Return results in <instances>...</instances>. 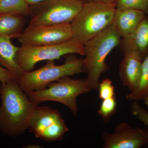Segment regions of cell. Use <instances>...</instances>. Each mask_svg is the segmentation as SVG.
Wrapping results in <instances>:
<instances>
[{
  "instance_id": "obj_1",
  "label": "cell",
  "mask_w": 148,
  "mask_h": 148,
  "mask_svg": "<svg viewBox=\"0 0 148 148\" xmlns=\"http://www.w3.org/2000/svg\"><path fill=\"white\" fill-rule=\"evenodd\" d=\"M0 96V131L12 138L22 135L38 105L29 100L15 79L1 83Z\"/></svg>"
},
{
  "instance_id": "obj_2",
  "label": "cell",
  "mask_w": 148,
  "mask_h": 148,
  "mask_svg": "<svg viewBox=\"0 0 148 148\" xmlns=\"http://www.w3.org/2000/svg\"><path fill=\"white\" fill-rule=\"evenodd\" d=\"M121 38L113 22L106 30L84 43V72L91 89L98 90L101 75L108 70L106 63L107 56L119 46Z\"/></svg>"
},
{
  "instance_id": "obj_3",
  "label": "cell",
  "mask_w": 148,
  "mask_h": 148,
  "mask_svg": "<svg viewBox=\"0 0 148 148\" xmlns=\"http://www.w3.org/2000/svg\"><path fill=\"white\" fill-rule=\"evenodd\" d=\"M115 3H84L71 23L73 38L84 43L106 30L114 21Z\"/></svg>"
},
{
  "instance_id": "obj_4",
  "label": "cell",
  "mask_w": 148,
  "mask_h": 148,
  "mask_svg": "<svg viewBox=\"0 0 148 148\" xmlns=\"http://www.w3.org/2000/svg\"><path fill=\"white\" fill-rule=\"evenodd\" d=\"M83 72V59L69 55L62 65H56L54 61H48L38 70L24 72L17 82L24 92L37 91L45 89L49 83L61 78Z\"/></svg>"
},
{
  "instance_id": "obj_5",
  "label": "cell",
  "mask_w": 148,
  "mask_h": 148,
  "mask_svg": "<svg viewBox=\"0 0 148 148\" xmlns=\"http://www.w3.org/2000/svg\"><path fill=\"white\" fill-rule=\"evenodd\" d=\"M92 90L86 79H74L66 76L50 83L45 89L25 93L30 101L37 105L47 101L58 102L67 106L76 116L78 112V96Z\"/></svg>"
},
{
  "instance_id": "obj_6",
  "label": "cell",
  "mask_w": 148,
  "mask_h": 148,
  "mask_svg": "<svg viewBox=\"0 0 148 148\" xmlns=\"http://www.w3.org/2000/svg\"><path fill=\"white\" fill-rule=\"evenodd\" d=\"M84 56V44L72 38L64 42L42 46L22 45L18 47L16 61L24 72L33 71L35 65L42 61L60 59L70 54Z\"/></svg>"
},
{
  "instance_id": "obj_7",
  "label": "cell",
  "mask_w": 148,
  "mask_h": 148,
  "mask_svg": "<svg viewBox=\"0 0 148 148\" xmlns=\"http://www.w3.org/2000/svg\"><path fill=\"white\" fill-rule=\"evenodd\" d=\"M83 3L78 0H45L29 7V25L71 24Z\"/></svg>"
},
{
  "instance_id": "obj_8",
  "label": "cell",
  "mask_w": 148,
  "mask_h": 148,
  "mask_svg": "<svg viewBox=\"0 0 148 148\" xmlns=\"http://www.w3.org/2000/svg\"><path fill=\"white\" fill-rule=\"evenodd\" d=\"M29 128L36 138L49 143L63 140L69 130L57 110L38 105L32 114Z\"/></svg>"
},
{
  "instance_id": "obj_9",
  "label": "cell",
  "mask_w": 148,
  "mask_h": 148,
  "mask_svg": "<svg viewBox=\"0 0 148 148\" xmlns=\"http://www.w3.org/2000/svg\"><path fill=\"white\" fill-rule=\"evenodd\" d=\"M72 38L71 24L66 23L29 25L16 39L22 45L42 46L57 44Z\"/></svg>"
},
{
  "instance_id": "obj_10",
  "label": "cell",
  "mask_w": 148,
  "mask_h": 148,
  "mask_svg": "<svg viewBox=\"0 0 148 148\" xmlns=\"http://www.w3.org/2000/svg\"><path fill=\"white\" fill-rule=\"evenodd\" d=\"M103 148H140L148 144V127L133 128L125 122L116 126L112 133L102 135Z\"/></svg>"
},
{
  "instance_id": "obj_11",
  "label": "cell",
  "mask_w": 148,
  "mask_h": 148,
  "mask_svg": "<svg viewBox=\"0 0 148 148\" xmlns=\"http://www.w3.org/2000/svg\"><path fill=\"white\" fill-rule=\"evenodd\" d=\"M119 46L123 57L143 61L148 55V15L130 34L121 38Z\"/></svg>"
},
{
  "instance_id": "obj_12",
  "label": "cell",
  "mask_w": 148,
  "mask_h": 148,
  "mask_svg": "<svg viewBox=\"0 0 148 148\" xmlns=\"http://www.w3.org/2000/svg\"><path fill=\"white\" fill-rule=\"evenodd\" d=\"M146 15L140 11L116 8L113 23L117 32L123 38L133 32Z\"/></svg>"
},
{
  "instance_id": "obj_13",
  "label": "cell",
  "mask_w": 148,
  "mask_h": 148,
  "mask_svg": "<svg viewBox=\"0 0 148 148\" xmlns=\"http://www.w3.org/2000/svg\"><path fill=\"white\" fill-rule=\"evenodd\" d=\"M142 72V61L125 56L119 65V75L123 84L130 92L135 90L140 83Z\"/></svg>"
},
{
  "instance_id": "obj_14",
  "label": "cell",
  "mask_w": 148,
  "mask_h": 148,
  "mask_svg": "<svg viewBox=\"0 0 148 148\" xmlns=\"http://www.w3.org/2000/svg\"><path fill=\"white\" fill-rule=\"evenodd\" d=\"M11 39L8 37L0 36V65L8 70L17 82L24 72L16 61L19 47L14 45Z\"/></svg>"
},
{
  "instance_id": "obj_15",
  "label": "cell",
  "mask_w": 148,
  "mask_h": 148,
  "mask_svg": "<svg viewBox=\"0 0 148 148\" xmlns=\"http://www.w3.org/2000/svg\"><path fill=\"white\" fill-rule=\"evenodd\" d=\"M25 16L16 14L0 15V36L16 38L22 32Z\"/></svg>"
},
{
  "instance_id": "obj_16",
  "label": "cell",
  "mask_w": 148,
  "mask_h": 148,
  "mask_svg": "<svg viewBox=\"0 0 148 148\" xmlns=\"http://www.w3.org/2000/svg\"><path fill=\"white\" fill-rule=\"evenodd\" d=\"M148 95V55L142 61V76L140 83L135 90L126 96L129 101L144 100Z\"/></svg>"
},
{
  "instance_id": "obj_17",
  "label": "cell",
  "mask_w": 148,
  "mask_h": 148,
  "mask_svg": "<svg viewBox=\"0 0 148 148\" xmlns=\"http://www.w3.org/2000/svg\"><path fill=\"white\" fill-rule=\"evenodd\" d=\"M29 6L25 0H0V15L29 16Z\"/></svg>"
},
{
  "instance_id": "obj_18",
  "label": "cell",
  "mask_w": 148,
  "mask_h": 148,
  "mask_svg": "<svg viewBox=\"0 0 148 148\" xmlns=\"http://www.w3.org/2000/svg\"><path fill=\"white\" fill-rule=\"evenodd\" d=\"M116 8L132 9L148 14V0H116Z\"/></svg>"
},
{
  "instance_id": "obj_19",
  "label": "cell",
  "mask_w": 148,
  "mask_h": 148,
  "mask_svg": "<svg viewBox=\"0 0 148 148\" xmlns=\"http://www.w3.org/2000/svg\"><path fill=\"white\" fill-rule=\"evenodd\" d=\"M116 111V101L115 97L102 100L98 114L103 121L108 122Z\"/></svg>"
},
{
  "instance_id": "obj_20",
  "label": "cell",
  "mask_w": 148,
  "mask_h": 148,
  "mask_svg": "<svg viewBox=\"0 0 148 148\" xmlns=\"http://www.w3.org/2000/svg\"><path fill=\"white\" fill-rule=\"evenodd\" d=\"M98 90L99 91V98L102 100L115 97L114 87L112 80L108 78L99 82Z\"/></svg>"
},
{
  "instance_id": "obj_21",
  "label": "cell",
  "mask_w": 148,
  "mask_h": 148,
  "mask_svg": "<svg viewBox=\"0 0 148 148\" xmlns=\"http://www.w3.org/2000/svg\"><path fill=\"white\" fill-rule=\"evenodd\" d=\"M131 111L134 116L143 122L148 127V112L139 105L138 102L134 101L131 106Z\"/></svg>"
},
{
  "instance_id": "obj_22",
  "label": "cell",
  "mask_w": 148,
  "mask_h": 148,
  "mask_svg": "<svg viewBox=\"0 0 148 148\" xmlns=\"http://www.w3.org/2000/svg\"><path fill=\"white\" fill-rule=\"evenodd\" d=\"M13 79H15L11 73L0 65V82L1 83H5Z\"/></svg>"
},
{
  "instance_id": "obj_23",
  "label": "cell",
  "mask_w": 148,
  "mask_h": 148,
  "mask_svg": "<svg viewBox=\"0 0 148 148\" xmlns=\"http://www.w3.org/2000/svg\"><path fill=\"white\" fill-rule=\"evenodd\" d=\"M83 3L87 2L115 3L116 0H78Z\"/></svg>"
},
{
  "instance_id": "obj_24",
  "label": "cell",
  "mask_w": 148,
  "mask_h": 148,
  "mask_svg": "<svg viewBox=\"0 0 148 148\" xmlns=\"http://www.w3.org/2000/svg\"><path fill=\"white\" fill-rule=\"evenodd\" d=\"M25 1L27 5L30 7L38 4L43 1L45 0H25Z\"/></svg>"
},
{
  "instance_id": "obj_25",
  "label": "cell",
  "mask_w": 148,
  "mask_h": 148,
  "mask_svg": "<svg viewBox=\"0 0 148 148\" xmlns=\"http://www.w3.org/2000/svg\"><path fill=\"white\" fill-rule=\"evenodd\" d=\"M144 100L145 101V104L146 106H147V112H148V95L146 96Z\"/></svg>"
},
{
  "instance_id": "obj_26",
  "label": "cell",
  "mask_w": 148,
  "mask_h": 148,
  "mask_svg": "<svg viewBox=\"0 0 148 148\" xmlns=\"http://www.w3.org/2000/svg\"><path fill=\"white\" fill-rule=\"evenodd\" d=\"M0 98H1V96H0Z\"/></svg>"
}]
</instances>
